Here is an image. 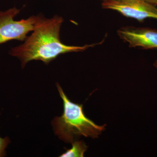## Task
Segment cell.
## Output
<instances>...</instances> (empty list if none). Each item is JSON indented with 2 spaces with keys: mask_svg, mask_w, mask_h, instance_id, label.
<instances>
[{
  "mask_svg": "<svg viewBox=\"0 0 157 157\" xmlns=\"http://www.w3.org/2000/svg\"><path fill=\"white\" fill-rule=\"evenodd\" d=\"M11 142L10 138L6 137L2 138L0 137V157L6 155V149Z\"/></svg>",
  "mask_w": 157,
  "mask_h": 157,
  "instance_id": "52a82bcc",
  "label": "cell"
},
{
  "mask_svg": "<svg viewBox=\"0 0 157 157\" xmlns=\"http://www.w3.org/2000/svg\"><path fill=\"white\" fill-rule=\"evenodd\" d=\"M101 1H103V2H107V1H114V0H101Z\"/></svg>",
  "mask_w": 157,
  "mask_h": 157,
  "instance_id": "9c48e42d",
  "label": "cell"
},
{
  "mask_svg": "<svg viewBox=\"0 0 157 157\" xmlns=\"http://www.w3.org/2000/svg\"><path fill=\"white\" fill-rule=\"evenodd\" d=\"M20 11L16 7L0 11V45L11 40L24 41L28 34L33 31L38 15L14 20Z\"/></svg>",
  "mask_w": 157,
  "mask_h": 157,
  "instance_id": "3957f363",
  "label": "cell"
},
{
  "mask_svg": "<svg viewBox=\"0 0 157 157\" xmlns=\"http://www.w3.org/2000/svg\"><path fill=\"white\" fill-rule=\"evenodd\" d=\"M102 6L140 22L148 18L157 19V8L144 0H114L103 2Z\"/></svg>",
  "mask_w": 157,
  "mask_h": 157,
  "instance_id": "277c9868",
  "label": "cell"
},
{
  "mask_svg": "<svg viewBox=\"0 0 157 157\" xmlns=\"http://www.w3.org/2000/svg\"><path fill=\"white\" fill-rule=\"evenodd\" d=\"M117 33L120 38L128 43L130 47L157 49V30L128 26L119 29Z\"/></svg>",
  "mask_w": 157,
  "mask_h": 157,
  "instance_id": "5b68a950",
  "label": "cell"
},
{
  "mask_svg": "<svg viewBox=\"0 0 157 157\" xmlns=\"http://www.w3.org/2000/svg\"><path fill=\"white\" fill-rule=\"evenodd\" d=\"M63 21V18L58 15L50 18L38 15L32 34L23 44L11 48L9 54L19 59L23 68L31 61L40 60L48 64L61 55L83 52L98 44L80 46L65 45L60 39Z\"/></svg>",
  "mask_w": 157,
  "mask_h": 157,
  "instance_id": "6da1fadb",
  "label": "cell"
},
{
  "mask_svg": "<svg viewBox=\"0 0 157 157\" xmlns=\"http://www.w3.org/2000/svg\"><path fill=\"white\" fill-rule=\"evenodd\" d=\"M87 149V146L83 141H73L72 142V147L69 149H67L66 152L59 157H84V153Z\"/></svg>",
  "mask_w": 157,
  "mask_h": 157,
  "instance_id": "8992f818",
  "label": "cell"
},
{
  "mask_svg": "<svg viewBox=\"0 0 157 157\" xmlns=\"http://www.w3.org/2000/svg\"><path fill=\"white\" fill-rule=\"evenodd\" d=\"M147 2L154 5L155 6H157V0H144Z\"/></svg>",
  "mask_w": 157,
  "mask_h": 157,
  "instance_id": "ba28073f",
  "label": "cell"
},
{
  "mask_svg": "<svg viewBox=\"0 0 157 157\" xmlns=\"http://www.w3.org/2000/svg\"><path fill=\"white\" fill-rule=\"evenodd\" d=\"M63 101V113L52 121L56 135L67 143H72L80 136L97 138L105 129L106 124L99 126L86 116L82 104L72 102L65 94L60 86L56 83Z\"/></svg>",
  "mask_w": 157,
  "mask_h": 157,
  "instance_id": "7a4b0ae2",
  "label": "cell"
},
{
  "mask_svg": "<svg viewBox=\"0 0 157 157\" xmlns=\"http://www.w3.org/2000/svg\"><path fill=\"white\" fill-rule=\"evenodd\" d=\"M154 66L156 67L157 68V61L155 62V63Z\"/></svg>",
  "mask_w": 157,
  "mask_h": 157,
  "instance_id": "30bf717a",
  "label": "cell"
}]
</instances>
